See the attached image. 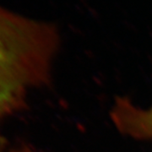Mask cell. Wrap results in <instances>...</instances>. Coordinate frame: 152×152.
<instances>
[{
  "instance_id": "1",
  "label": "cell",
  "mask_w": 152,
  "mask_h": 152,
  "mask_svg": "<svg viewBox=\"0 0 152 152\" xmlns=\"http://www.w3.org/2000/svg\"><path fill=\"white\" fill-rule=\"evenodd\" d=\"M59 44L53 25L0 6V122L24 110L30 91L50 84Z\"/></svg>"
},
{
  "instance_id": "3",
  "label": "cell",
  "mask_w": 152,
  "mask_h": 152,
  "mask_svg": "<svg viewBox=\"0 0 152 152\" xmlns=\"http://www.w3.org/2000/svg\"><path fill=\"white\" fill-rule=\"evenodd\" d=\"M9 152H36L34 148H32L30 145H19L17 147H15L11 149Z\"/></svg>"
},
{
  "instance_id": "2",
  "label": "cell",
  "mask_w": 152,
  "mask_h": 152,
  "mask_svg": "<svg viewBox=\"0 0 152 152\" xmlns=\"http://www.w3.org/2000/svg\"><path fill=\"white\" fill-rule=\"evenodd\" d=\"M110 118L123 135L140 141H152V104L148 108L135 106L127 97H117Z\"/></svg>"
}]
</instances>
